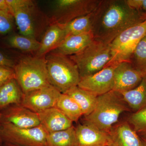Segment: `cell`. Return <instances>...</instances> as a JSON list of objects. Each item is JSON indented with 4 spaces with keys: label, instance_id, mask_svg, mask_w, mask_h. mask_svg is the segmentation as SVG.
I'll return each mask as SVG.
<instances>
[{
    "label": "cell",
    "instance_id": "obj_3",
    "mask_svg": "<svg viewBox=\"0 0 146 146\" xmlns=\"http://www.w3.org/2000/svg\"><path fill=\"white\" fill-rule=\"evenodd\" d=\"M130 110L122 94L112 90L98 97L95 109L84 116V123L108 133L118 121L121 114Z\"/></svg>",
    "mask_w": 146,
    "mask_h": 146
},
{
    "label": "cell",
    "instance_id": "obj_32",
    "mask_svg": "<svg viewBox=\"0 0 146 146\" xmlns=\"http://www.w3.org/2000/svg\"><path fill=\"white\" fill-rule=\"evenodd\" d=\"M0 10L9 11L8 5L6 0H0Z\"/></svg>",
    "mask_w": 146,
    "mask_h": 146
},
{
    "label": "cell",
    "instance_id": "obj_19",
    "mask_svg": "<svg viewBox=\"0 0 146 146\" xmlns=\"http://www.w3.org/2000/svg\"><path fill=\"white\" fill-rule=\"evenodd\" d=\"M23 93L15 78L0 87V110L11 105L21 104Z\"/></svg>",
    "mask_w": 146,
    "mask_h": 146
},
{
    "label": "cell",
    "instance_id": "obj_13",
    "mask_svg": "<svg viewBox=\"0 0 146 146\" xmlns=\"http://www.w3.org/2000/svg\"><path fill=\"white\" fill-rule=\"evenodd\" d=\"M2 122L10 123L22 128H30L40 125L37 113L21 104L14 105L1 114Z\"/></svg>",
    "mask_w": 146,
    "mask_h": 146
},
{
    "label": "cell",
    "instance_id": "obj_23",
    "mask_svg": "<svg viewBox=\"0 0 146 146\" xmlns=\"http://www.w3.org/2000/svg\"><path fill=\"white\" fill-rule=\"evenodd\" d=\"M55 107L72 122L77 121L83 115L77 103L72 98L65 94H60Z\"/></svg>",
    "mask_w": 146,
    "mask_h": 146
},
{
    "label": "cell",
    "instance_id": "obj_25",
    "mask_svg": "<svg viewBox=\"0 0 146 146\" xmlns=\"http://www.w3.org/2000/svg\"><path fill=\"white\" fill-rule=\"evenodd\" d=\"M8 44L12 48L25 52H36L40 46L38 40L22 35H11L7 39Z\"/></svg>",
    "mask_w": 146,
    "mask_h": 146
},
{
    "label": "cell",
    "instance_id": "obj_8",
    "mask_svg": "<svg viewBox=\"0 0 146 146\" xmlns=\"http://www.w3.org/2000/svg\"><path fill=\"white\" fill-rule=\"evenodd\" d=\"M48 133L41 125L22 128L10 123L2 122L0 127L2 143L20 146H47Z\"/></svg>",
    "mask_w": 146,
    "mask_h": 146
},
{
    "label": "cell",
    "instance_id": "obj_14",
    "mask_svg": "<svg viewBox=\"0 0 146 146\" xmlns=\"http://www.w3.org/2000/svg\"><path fill=\"white\" fill-rule=\"evenodd\" d=\"M108 133L109 146H141V138L127 121L115 124Z\"/></svg>",
    "mask_w": 146,
    "mask_h": 146
},
{
    "label": "cell",
    "instance_id": "obj_29",
    "mask_svg": "<svg viewBox=\"0 0 146 146\" xmlns=\"http://www.w3.org/2000/svg\"><path fill=\"white\" fill-rule=\"evenodd\" d=\"M13 78L15 76L13 68L0 66V87Z\"/></svg>",
    "mask_w": 146,
    "mask_h": 146
},
{
    "label": "cell",
    "instance_id": "obj_2",
    "mask_svg": "<svg viewBox=\"0 0 146 146\" xmlns=\"http://www.w3.org/2000/svg\"><path fill=\"white\" fill-rule=\"evenodd\" d=\"M20 34L38 40L47 25L48 18L31 0H6Z\"/></svg>",
    "mask_w": 146,
    "mask_h": 146
},
{
    "label": "cell",
    "instance_id": "obj_31",
    "mask_svg": "<svg viewBox=\"0 0 146 146\" xmlns=\"http://www.w3.org/2000/svg\"><path fill=\"white\" fill-rule=\"evenodd\" d=\"M16 63L13 60L5 54L0 51V66L14 68Z\"/></svg>",
    "mask_w": 146,
    "mask_h": 146
},
{
    "label": "cell",
    "instance_id": "obj_4",
    "mask_svg": "<svg viewBox=\"0 0 146 146\" xmlns=\"http://www.w3.org/2000/svg\"><path fill=\"white\" fill-rule=\"evenodd\" d=\"M13 70L15 79L24 94L51 85L45 57L22 58Z\"/></svg>",
    "mask_w": 146,
    "mask_h": 146
},
{
    "label": "cell",
    "instance_id": "obj_33",
    "mask_svg": "<svg viewBox=\"0 0 146 146\" xmlns=\"http://www.w3.org/2000/svg\"><path fill=\"white\" fill-rule=\"evenodd\" d=\"M141 146H146V136H141Z\"/></svg>",
    "mask_w": 146,
    "mask_h": 146
},
{
    "label": "cell",
    "instance_id": "obj_16",
    "mask_svg": "<svg viewBox=\"0 0 146 146\" xmlns=\"http://www.w3.org/2000/svg\"><path fill=\"white\" fill-rule=\"evenodd\" d=\"M40 125L48 133L64 130L73 126V122L55 107L38 113Z\"/></svg>",
    "mask_w": 146,
    "mask_h": 146
},
{
    "label": "cell",
    "instance_id": "obj_22",
    "mask_svg": "<svg viewBox=\"0 0 146 146\" xmlns=\"http://www.w3.org/2000/svg\"><path fill=\"white\" fill-rule=\"evenodd\" d=\"M47 146H78L75 127L48 133Z\"/></svg>",
    "mask_w": 146,
    "mask_h": 146
},
{
    "label": "cell",
    "instance_id": "obj_34",
    "mask_svg": "<svg viewBox=\"0 0 146 146\" xmlns=\"http://www.w3.org/2000/svg\"><path fill=\"white\" fill-rule=\"evenodd\" d=\"M1 114H0V127H1ZM2 143V141L1 139V136H0V145H1Z\"/></svg>",
    "mask_w": 146,
    "mask_h": 146
},
{
    "label": "cell",
    "instance_id": "obj_15",
    "mask_svg": "<svg viewBox=\"0 0 146 146\" xmlns=\"http://www.w3.org/2000/svg\"><path fill=\"white\" fill-rule=\"evenodd\" d=\"M78 146H109L108 133L88 124L75 127Z\"/></svg>",
    "mask_w": 146,
    "mask_h": 146
},
{
    "label": "cell",
    "instance_id": "obj_36",
    "mask_svg": "<svg viewBox=\"0 0 146 146\" xmlns=\"http://www.w3.org/2000/svg\"><path fill=\"white\" fill-rule=\"evenodd\" d=\"M141 136H146V133H144V134H141V135H140Z\"/></svg>",
    "mask_w": 146,
    "mask_h": 146
},
{
    "label": "cell",
    "instance_id": "obj_12",
    "mask_svg": "<svg viewBox=\"0 0 146 146\" xmlns=\"http://www.w3.org/2000/svg\"><path fill=\"white\" fill-rule=\"evenodd\" d=\"M145 74L136 70L130 62H121L114 70L113 90L120 93L130 91L138 86Z\"/></svg>",
    "mask_w": 146,
    "mask_h": 146
},
{
    "label": "cell",
    "instance_id": "obj_11",
    "mask_svg": "<svg viewBox=\"0 0 146 146\" xmlns=\"http://www.w3.org/2000/svg\"><path fill=\"white\" fill-rule=\"evenodd\" d=\"M115 67L107 66L94 74L80 78L78 86L97 97L113 90Z\"/></svg>",
    "mask_w": 146,
    "mask_h": 146
},
{
    "label": "cell",
    "instance_id": "obj_5",
    "mask_svg": "<svg viewBox=\"0 0 146 146\" xmlns=\"http://www.w3.org/2000/svg\"><path fill=\"white\" fill-rule=\"evenodd\" d=\"M51 85L61 94L78 86L80 79L78 69L68 56L50 52L45 56Z\"/></svg>",
    "mask_w": 146,
    "mask_h": 146
},
{
    "label": "cell",
    "instance_id": "obj_20",
    "mask_svg": "<svg viewBox=\"0 0 146 146\" xmlns=\"http://www.w3.org/2000/svg\"><path fill=\"white\" fill-rule=\"evenodd\" d=\"M64 94L74 100L80 107L84 117L91 114L96 107L98 97L78 86L71 88Z\"/></svg>",
    "mask_w": 146,
    "mask_h": 146
},
{
    "label": "cell",
    "instance_id": "obj_9",
    "mask_svg": "<svg viewBox=\"0 0 146 146\" xmlns=\"http://www.w3.org/2000/svg\"><path fill=\"white\" fill-rule=\"evenodd\" d=\"M101 0H58L55 1L50 24L64 25L76 18L94 11Z\"/></svg>",
    "mask_w": 146,
    "mask_h": 146
},
{
    "label": "cell",
    "instance_id": "obj_24",
    "mask_svg": "<svg viewBox=\"0 0 146 146\" xmlns=\"http://www.w3.org/2000/svg\"><path fill=\"white\" fill-rule=\"evenodd\" d=\"M94 11L87 15L76 18L68 24L62 25L66 32V36L91 31L94 18Z\"/></svg>",
    "mask_w": 146,
    "mask_h": 146
},
{
    "label": "cell",
    "instance_id": "obj_37",
    "mask_svg": "<svg viewBox=\"0 0 146 146\" xmlns=\"http://www.w3.org/2000/svg\"><path fill=\"white\" fill-rule=\"evenodd\" d=\"M0 146H1V145H0Z\"/></svg>",
    "mask_w": 146,
    "mask_h": 146
},
{
    "label": "cell",
    "instance_id": "obj_6",
    "mask_svg": "<svg viewBox=\"0 0 146 146\" xmlns=\"http://www.w3.org/2000/svg\"><path fill=\"white\" fill-rule=\"evenodd\" d=\"M75 63L80 78L96 74L104 69L112 58L110 44L94 39L78 53L69 56Z\"/></svg>",
    "mask_w": 146,
    "mask_h": 146
},
{
    "label": "cell",
    "instance_id": "obj_30",
    "mask_svg": "<svg viewBox=\"0 0 146 146\" xmlns=\"http://www.w3.org/2000/svg\"><path fill=\"white\" fill-rule=\"evenodd\" d=\"M128 5L139 11L146 13V0H126Z\"/></svg>",
    "mask_w": 146,
    "mask_h": 146
},
{
    "label": "cell",
    "instance_id": "obj_18",
    "mask_svg": "<svg viewBox=\"0 0 146 146\" xmlns=\"http://www.w3.org/2000/svg\"><path fill=\"white\" fill-rule=\"evenodd\" d=\"M92 32L67 35L61 44L51 52L71 56L78 53L94 40Z\"/></svg>",
    "mask_w": 146,
    "mask_h": 146
},
{
    "label": "cell",
    "instance_id": "obj_1",
    "mask_svg": "<svg viewBox=\"0 0 146 146\" xmlns=\"http://www.w3.org/2000/svg\"><path fill=\"white\" fill-rule=\"evenodd\" d=\"M94 13V39L107 44L127 29L146 20V13L132 8L126 0H101Z\"/></svg>",
    "mask_w": 146,
    "mask_h": 146
},
{
    "label": "cell",
    "instance_id": "obj_26",
    "mask_svg": "<svg viewBox=\"0 0 146 146\" xmlns=\"http://www.w3.org/2000/svg\"><path fill=\"white\" fill-rule=\"evenodd\" d=\"M129 62L137 70L146 74V34L136 46Z\"/></svg>",
    "mask_w": 146,
    "mask_h": 146
},
{
    "label": "cell",
    "instance_id": "obj_28",
    "mask_svg": "<svg viewBox=\"0 0 146 146\" xmlns=\"http://www.w3.org/2000/svg\"><path fill=\"white\" fill-rule=\"evenodd\" d=\"M14 18L10 12L0 10V35H5L12 31Z\"/></svg>",
    "mask_w": 146,
    "mask_h": 146
},
{
    "label": "cell",
    "instance_id": "obj_10",
    "mask_svg": "<svg viewBox=\"0 0 146 146\" xmlns=\"http://www.w3.org/2000/svg\"><path fill=\"white\" fill-rule=\"evenodd\" d=\"M61 93L51 85L23 94L21 104L38 113L54 107Z\"/></svg>",
    "mask_w": 146,
    "mask_h": 146
},
{
    "label": "cell",
    "instance_id": "obj_17",
    "mask_svg": "<svg viewBox=\"0 0 146 146\" xmlns=\"http://www.w3.org/2000/svg\"><path fill=\"white\" fill-rule=\"evenodd\" d=\"M66 36V32L63 26L56 23L50 24L40 42V46L35 56L45 57L56 49Z\"/></svg>",
    "mask_w": 146,
    "mask_h": 146
},
{
    "label": "cell",
    "instance_id": "obj_35",
    "mask_svg": "<svg viewBox=\"0 0 146 146\" xmlns=\"http://www.w3.org/2000/svg\"><path fill=\"white\" fill-rule=\"evenodd\" d=\"M3 146H20L16 145H13V144L7 143H5L4 145Z\"/></svg>",
    "mask_w": 146,
    "mask_h": 146
},
{
    "label": "cell",
    "instance_id": "obj_7",
    "mask_svg": "<svg viewBox=\"0 0 146 146\" xmlns=\"http://www.w3.org/2000/svg\"><path fill=\"white\" fill-rule=\"evenodd\" d=\"M146 34V20L119 35L110 44L112 58L105 67L116 66L124 61L129 62L136 46Z\"/></svg>",
    "mask_w": 146,
    "mask_h": 146
},
{
    "label": "cell",
    "instance_id": "obj_21",
    "mask_svg": "<svg viewBox=\"0 0 146 146\" xmlns=\"http://www.w3.org/2000/svg\"><path fill=\"white\" fill-rule=\"evenodd\" d=\"M121 94L130 109L134 112L146 107V74L136 88Z\"/></svg>",
    "mask_w": 146,
    "mask_h": 146
},
{
    "label": "cell",
    "instance_id": "obj_27",
    "mask_svg": "<svg viewBox=\"0 0 146 146\" xmlns=\"http://www.w3.org/2000/svg\"><path fill=\"white\" fill-rule=\"evenodd\" d=\"M127 121L139 135L146 133V107L134 112Z\"/></svg>",
    "mask_w": 146,
    "mask_h": 146
}]
</instances>
